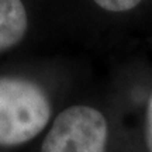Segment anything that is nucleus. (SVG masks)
I'll list each match as a JSON object with an SVG mask.
<instances>
[{
	"mask_svg": "<svg viewBox=\"0 0 152 152\" xmlns=\"http://www.w3.org/2000/svg\"><path fill=\"white\" fill-rule=\"evenodd\" d=\"M51 117V99L37 82L17 76L0 77V151L35 140Z\"/></svg>",
	"mask_w": 152,
	"mask_h": 152,
	"instance_id": "f257e3e1",
	"label": "nucleus"
},
{
	"mask_svg": "<svg viewBox=\"0 0 152 152\" xmlns=\"http://www.w3.org/2000/svg\"><path fill=\"white\" fill-rule=\"evenodd\" d=\"M107 140L109 124L103 113L75 104L55 117L39 152H106Z\"/></svg>",
	"mask_w": 152,
	"mask_h": 152,
	"instance_id": "f03ea898",
	"label": "nucleus"
},
{
	"mask_svg": "<svg viewBox=\"0 0 152 152\" xmlns=\"http://www.w3.org/2000/svg\"><path fill=\"white\" fill-rule=\"evenodd\" d=\"M27 24V11L21 0H0V52L21 41Z\"/></svg>",
	"mask_w": 152,
	"mask_h": 152,
	"instance_id": "7ed1b4c3",
	"label": "nucleus"
},
{
	"mask_svg": "<svg viewBox=\"0 0 152 152\" xmlns=\"http://www.w3.org/2000/svg\"><path fill=\"white\" fill-rule=\"evenodd\" d=\"M141 0H94L102 9L109 11H128L140 4Z\"/></svg>",
	"mask_w": 152,
	"mask_h": 152,
	"instance_id": "20e7f679",
	"label": "nucleus"
},
{
	"mask_svg": "<svg viewBox=\"0 0 152 152\" xmlns=\"http://www.w3.org/2000/svg\"><path fill=\"white\" fill-rule=\"evenodd\" d=\"M145 138H147V145L149 152H152V96L148 103L147 110V131H145Z\"/></svg>",
	"mask_w": 152,
	"mask_h": 152,
	"instance_id": "39448f33",
	"label": "nucleus"
}]
</instances>
